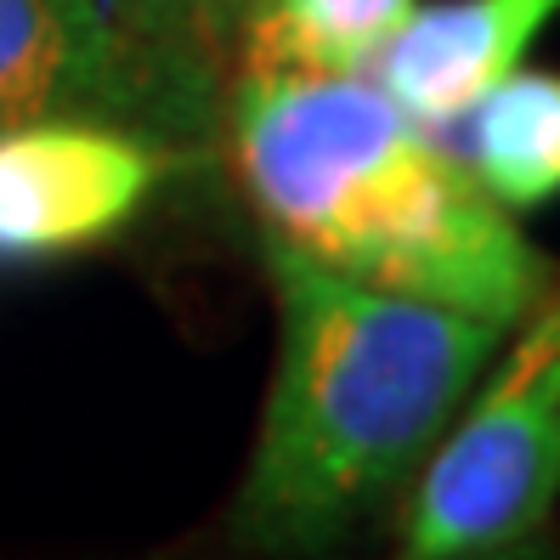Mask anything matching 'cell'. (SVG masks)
Segmentation results:
<instances>
[{
  "label": "cell",
  "mask_w": 560,
  "mask_h": 560,
  "mask_svg": "<svg viewBox=\"0 0 560 560\" xmlns=\"http://www.w3.org/2000/svg\"><path fill=\"white\" fill-rule=\"evenodd\" d=\"M481 560H555V555L544 549V538H533V544H515V549H499V555H481Z\"/></svg>",
  "instance_id": "cell-10"
},
{
  "label": "cell",
  "mask_w": 560,
  "mask_h": 560,
  "mask_svg": "<svg viewBox=\"0 0 560 560\" xmlns=\"http://www.w3.org/2000/svg\"><path fill=\"white\" fill-rule=\"evenodd\" d=\"M419 0H255L244 74H369Z\"/></svg>",
  "instance_id": "cell-8"
},
{
  "label": "cell",
  "mask_w": 560,
  "mask_h": 560,
  "mask_svg": "<svg viewBox=\"0 0 560 560\" xmlns=\"http://www.w3.org/2000/svg\"><path fill=\"white\" fill-rule=\"evenodd\" d=\"M397 560H481L544 538L560 499V283L413 470Z\"/></svg>",
  "instance_id": "cell-3"
},
{
  "label": "cell",
  "mask_w": 560,
  "mask_h": 560,
  "mask_svg": "<svg viewBox=\"0 0 560 560\" xmlns=\"http://www.w3.org/2000/svg\"><path fill=\"white\" fill-rule=\"evenodd\" d=\"M176 171L171 142L103 119L0 130V255L51 260L114 238Z\"/></svg>",
  "instance_id": "cell-5"
},
{
  "label": "cell",
  "mask_w": 560,
  "mask_h": 560,
  "mask_svg": "<svg viewBox=\"0 0 560 560\" xmlns=\"http://www.w3.org/2000/svg\"><path fill=\"white\" fill-rule=\"evenodd\" d=\"M458 159L510 215L560 199V74H504L458 119Z\"/></svg>",
  "instance_id": "cell-7"
},
{
  "label": "cell",
  "mask_w": 560,
  "mask_h": 560,
  "mask_svg": "<svg viewBox=\"0 0 560 560\" xmlns=\"http://www.w3.org/2000/svg\"><path fill=\"white\" fill-rule=\"evenodd\" d=\"M272 289L278 369L233 526L260 555H323L424 465L510 328L351 283L278 244Z\"/></svg>",
  "instance_id": "cell-2"
},
{
  "label": "cell",
  "mask_w": 560,
  "mask_h": 560,
  "mask_svg": "<svg viewBox=\"0 0 560 560\" xmlns=\"http://www.w3.org/2000/svg\"><path fill=\"white\" fill-rule=\"evenodd\" d=\"M103 119L159 142H205L221 119L210 51L108 0H0V130Z\"/></svg>",
  "instance_id": "cell-4"
},
{
  "label": "cell",
  "mask_w": 560,
  "mask_h": 560,
  "mask_svg": "<svg viewBox=\"0 0 560 560\" xmlns=\"http://www.w3.org/2000/svg\"><path fill=\"white\" fill-rule=\"evenodd\" d=\"M560 0H431L413 7L374 62V85L431 137H453L481 96L515 74Z\"/></svg>",
  "instance_id": "cell-6"
},
{
  "label": "cell",
  "mask_w": 560,
  "mask_h": 560,
  "mask_svg": "<svg viewBox=\"0 0 560 560\" xmlns=\"http://www.w3.org/2000/svg\"><path fill=\"white\" fill-rule=\"evenodd\" d=\"M108 7H119L125 18H137V23L159 28V35H171V40L210 51V40L226 35L233 23H244V12L255 0H108Z\"/></svg>",
  "instance_id": "cell-9"
},
{
  "label": "cell",
  "mask_w": 560,
  "mask_h": 560,
  "mask_svg": "<svg viewBox=\"0 0 560 560\" xmlns=\"http://www.w3.org/2000/svg\"><path fill=\"white\" fill-rule=\"evenodd\" d=\"M226 142L272 244L323 272L504 328L555 283L465 159L369 74H238Z\"/></svg>",
  "instance_id": "cell-1"
}]
</instances>
